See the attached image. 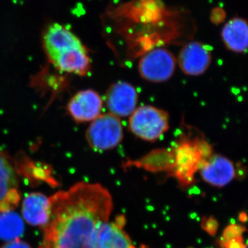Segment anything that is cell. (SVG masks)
I'll use <instances>...</instances> for the list:
<instances>
[{"instance_id":"cell-10","label":"cell","mask_w":248,"mask_h":248,"mask_svg":"<svg viewBox=\"0 0 248 248\" xmlns=\"http://www.w3.org/2000/svg\"><path fill=\"white\" fill-rule=\"evenodd\" d=\"M103 101L99 94L93 90H85L77 93L67 106L68 112L78 122H88L100 115Z\"/></svg>"},{"instance_id":"cell-6","label":"cell","mask_w":248,"mask_h":248,"mask_svg":"<svg viewBox=\"0 0 248 248\" xmlns=\"http://www.w3.org/2000/svg\"><path fill=\"white\" fill-rule=\"evenodd\" d=\"M176 68V59L166 48L152 49L139 62L138 70L143 79L153 83H162L172 78Z\"/></svg>"},{"instance_id":"cell-1","label":"cell","mask_w":248,"mask_h":248,"mask_svg":"<svg viewBox=\"0 0 248 248\" xmlns=\"http://www.w3.org/2000/svg\"><path fill=\"white\" fill-rule=\"evenodd\" d=\"M50 213L38 248H95L96 234L113 208L109 191L79 182L49 197Z\"/></svg>"},{"instance_id":"cell-3","label":"cell","mask_w":248,"mask_h":248,"mask_svg":"<svg viewBox=\"0 0 248 248\" xmlns=\"http://www.w3.org/2000/svg\"><path fill=\"white\" fill-rule=\"evenodd\" d=\"M129 130L146 141L159 140L169 129V115L166 111L152 106L137 108L130 116Z\"/></svg>"},{"instance_id":"cell-14","label":"cell","mask_w":248,"mask_h":248,"mask_svg":"<svg viewBox=\"0 0 248 248\" xmlns=\"http://www.w3.org/2000/svg\"><path fill=\"white\" fill-rule=\"evenodd\" d=\"M221 37L228 50L235 53H245L248 46L247 22L240 17L231 19L223 27Z\"/></svg>"},{"instance_id":"cell-8","label":"cell","mask_w":248,"mask_h":248,"mask_svg":"<svg viewBox=\"0 0 248 248\" xmlns=\"http://www.w3.org/2000/svg\"><path fill=\"white\" fill-rule=\"evenodd\" d=\"M212 62L210 50L198 42H192L183 47L178 63L183 73L187 76H198L208 70Z\"/></svg>"},{"instance_id":"cell-18","label":"cell","mask_w":248,"mask_h":248,"mask_svg":"<svg viewBox=\"0 0 248 248\" xmlns=\"http://www.w3.org/2000/svg\"><path fill=\"white\" fill-rule=\"evenodd\" d=\"M0 248H32L30 245L19 239L8 241Z\"/></svg>"},{"instance_id":"cell-9","label":"cell","mask_w":248,"mask_h":248,"mask_svg":"<svg viewBox=\"0 0 248 248\" xmlns=\"http://www.w3.org/2000/svg\"><path fill=\"white\" fill-rule=\"evenodd\" d=\"M19 200L17 172L8 156L0 151V213L12 210Z\"/></svg>"},{"instance_id":"cell-7","label":"cell","mask_w":248,"mask_h":248,"mask_svg":"<svg viewBox=\"0 0 248 248\" xmlns=\"http://www.w3.org/2000/svg\"><path fill=\"white\" fill-rule=\"evenodd\" d=\"M138 93L130 84L124 81L115 83L108 90L106 104L110 113L118 117H126L133 114L138 103Z\"/></svg>"},{"instance_id":"cell-13","label":"cell","mask_w":248,"mask_h":248,"mask_svg":"<svg viewBox=\"0 0 248 248\" xmlns=\"http://www.w3.org/2000/svg\"><path fill=\"white\" fill-rule=\"evenodd\" d=\"M95 248H135L118 221H106L99 226L96 234Z\"/></svg>"},{"instance_id":"cell-11","label":"cell","mask_w":248,"mask_h":248,"mask_svg":"<svg viewBox=\"0 0 248 248\" xmlns=\"http://www.w3.org/2000/svg\"><path fill=\"white\" fill-rule=\"evenodd\" d=\"M200 172L205 182L217 187L228 185L236 176L234 165L231 160L213 153L202 165Z\"/></svg>"},{"instance_id":"cell-16","label":"cell","mask_w":248,"mask_h":248,"mask_svg":"<svg viewBox=\"0 0 248 248\" xmlns=\"http://www.w3.org/2000/svg\"><path fill=\"white\" fill-rule=\"evenodd\" d=\"M24 231L22 218L11 210L0 213V238L12 241L22 236Z\"/></svg>"},{"instance_id":"cell-2","label":"cell","mask_w":248,"mask_h":248,"mask_svg":"<svg viewBox=\"0 0 248 248\" xmlns=\"http://www.w3.org/2000/svg\"><path fill=\"white\" fill-rule=\"evenodd\" d=\"M172 151L173 167L170 174L182 186L194 182L196 173L213 154V148L205 139L185 135L178 140Z\"/></svg>"},{"instance_id":"cell-4","label":"cell","mask_w":248,"mask_h":248,"mask_svg":"<svg viewBox=\"0 0 248 248\" xmlns=\"http://www.w3.org/2000/svg\"><path fill=\"white\" fill-rule=\"evenodd\" d=\"M86 140L95 151L113 149L122 142L124 128L120 117L113 114L100 115L92 121L86 134Z\"/></svg>"},{"instance_id":"cell-17","label":"cell","mask_w":248,"mask_h":248,"mask_svg":"<svg viewBox=\"0 0 248 248\" xmlns=\"http://www.w3.org/2000/svg\"><path fill=\"white\" fill-rule=\"evenodd\" d=\"M243 228L240 226L228 227L223 234V244L226 248H246L243 244Z\"/></svg>"},{"instance_id":"cell-5","label":"cell","mask_w":248,"mask_h":248,"mask_svg":"<svg viewBox=\"0 0 248 248\" xmlns=\"http://www.w3.org/2000/svg\"><path fill=\"white\" fill-rule=\"evenodd\" d=\"M44 46L49 60L57 66L68 61L83 45L67 28L54 24L46 31Z\"/></svg>"},{"instance_id":"cell-15","label":"cell","mask_w":248,"mask_h":248,"mask_svg":"<svg viewBox=\"0 0 248 248\" xmlns=\"http://www.w3.org/2000/svg\"><path fill=\"white\" fill-rule=\"evenodd\" d=\"M129 165H135L152 172L166 171L169 173L173 167V154L170 149H160L153 151L150 154L138 161H134Z\"/></svg>"},{"instance_id":"cell-12","label":"cell","mask_w":248,"mask_h":248,"mask_svg":"<svg viewBox=\"0 0 248 248\" xmlns=\"http://www.w3.org/2000/svg\"><path fill=\"white\" fill-rule=\"evenodd\" d=\"M22 217L32 226L45 228L50 213L49 197L41 192H32L22 202Z\"/></svg>"}]
</instances>
